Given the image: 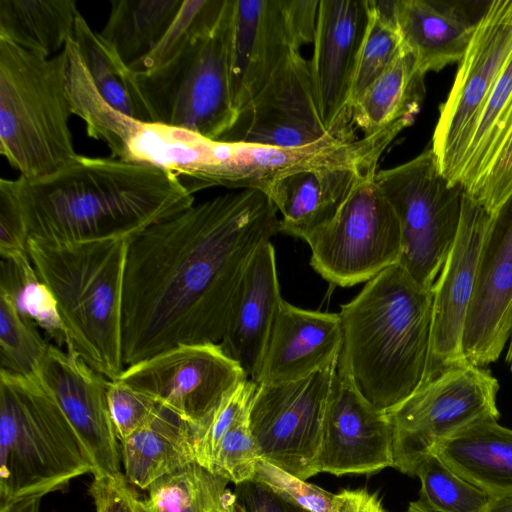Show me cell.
I'll return each instance as SVG.
<instances>
[{"instance_id":"6da1fadb","label":"cell","mask_w":512,"mask_h":512,"mask_svg":"<svg viewBox=\"0 0 512 512\" xmlns=\"http://www.w3.org/2000/svg\"><path fill=\"white\" fill-rule=\"evenodd\" d=\"M261 190L229 192L129 240L122 353L129 366L182 344H219L250 260L279 232Z\"/></svg>"},{"instance_id":"7a4b0ae2","label":"cell","mask_w":512,"mask_h":512,"mask_svg":"<svg viewBox=\"0 0 512 512\" xmlns=\"http://www.w3.org/2000/svg\"><path fill=\"white\" fill-rule=\"evenodd\" d=\"M28 240L65 245L131 240L194 204L171 173L113 157L79 155L40 180L18 178Z\"/></svg>"},{"instance_id":"3957f363","label":"cell","mask_w":512,"mask_h":512,"mask_svg":"<svg viewBox=\"0 0 512 512\" xmlns=\"http://www.w3.org/2000/svg\"><path fill=\"white\" fill-rule=\"evenodd\" d=\"M433 289L398 264L369 280L338 313L337 372L370 404L389 412L422 385L429 361Z\"/></svg>"},{"instance_id":"277c9868","label":"cell","mask_w":512,"mask_h":512,"mask_svg":"<svg viewBox=\"0 0 512 512\" xmlns=\"http://www.w3.org/2000/svg\"><path fill=\"white\" fill-rule=\"evenodd\" d=\"M129 240L53 245L28 240L39 278L51 290L74 350L107 379L124 370L122 312Z\"/></svg>"},{"instance_id":"5b68a950","label":"cell","mask_w":512,"mask_h":512,"mask_svg":"<svg viewBox=\"0 0 512 512\" xmlns=\"http://www.w3.org/2000/svg\"><path fill=\"white\" fill-rule=\"evenodd\" d=\"M93 472L82 440L37 374L0 369V507Z\"/></svg>"},{"instance_id":"8992f818","label":"cell","mask_w":512,"mask_h":512,"mask_svg":"<svg viewBox=\"0 0 512 512\" xmlns=\"http://www.w3.org/2000/svg\"><path fill=\"white\" fill-rule=\"evenodd\" d=\"M65 48L51 58L0 39V153L34 181L73 162Z\"/></svg>"},{"instance_id":"52a82bcc","label":"cell","mask_w":512,"mask_h":512,"mask_svg":"<svg viewBox=\"0 0 512 512\" xmlns=\"http://www.w3.org/2000/svg\"><path fill=\"white\" fill-rule=\"evenodd\" d=\"M234 0H226L216 26L172 59L132 71L152 123L186 129L217 140L235 122L231 95Z\"/></svg>"},{"instance_id":"ba28073f","label":"cell","mask_w":512,"mask_h":512,"mask_svg":"<svg viewBox=\"0 0 512 512\" xmlns=\"http://www.w3.org/2000/svg\"><path fill=\"white\" fill-rule=\"evenodd\" d=\"M407 128L404 121L346 141L327 137L298 148L225 142L191 134L179 151L184 178L203 190L213 186L261 189L290 173L323 166L378 163L382 153Z\"/></svg>"},{"instance_id":"9c48e42d","label":"cell","mask_w":512,"mask_h":512,"mask_svg":"<svg viewBox=\"0 0 512 512\" xmlns=\"http://www.w3.org/2000/svg\"><path fill=\"white\" fill-rule=\"evenodd\" d=\"M375 180L400 223L398 265L432 290L458 235L465 189L442 174L431 147Z\"/></svg>"},{"instance_id":"30bf717a","label":"cell","mask_w":512,"mask_h":512,"mask_svg":"<svg viewBox=\"0 0 512 512\" xmlns=\"http://www.w3.org/2000/svg\"><path fill=\"white\" fill-rule=\"evenodd\" d=\"M376 168L363 172L333 218L304 239L313 269L341 287L368 282L401 256L400 223L376 183Z\"/></svg>"},{"instance_id":"8fae6325","label":"cell","mask_w":512,"mask_h":512,"mask_svg":"<svg viewBox=\"0 0 512 512\" xmlns=\"http://www.w3.org/2000/svg\"><path fill=\"white\" fill-rule=\"evenodd\" d=\"M498 390L488 369L468 363L423 383L387 412L394 428L393 467L415 476L438 444L476 422L498 420Z\"/></svg>"},{"instance_id":"7c38bea8","label":"cell","mask_w":512,"mask_h":512,"mask_svg":"<svg viewBox=\"0 0 512 512\" xmlns=\"http://www.w3.org/2000/svg\"><path fill=\"white\" fill-rule=\"evenodd\" d=\"M511 54L512 0L492 1L476 21L433 133L431 148L452 184H458L482 109Z\"/></svg>"},{"instance_id":"4fadbf2b","label":"cell","mask_w":512,"mask_h":512,"mask_svg":"<svg viewBox=\"0 0 512 512\" xmlns=\"http://www.w3.org/2000/svg\"><path fill=\"white\" fill-rule=\"evenodd\" d=\"M248 379L219 344L198 343L178 345L129 365L116 380L171 410L194 430Z\"/></svg>"},{"instance_id":"5bb4252c","label":"cell","mask_w":512,"mask_h":512,"mask_svg":"<svg viewBox=\"0 0 512 512\" xmlns=\"http://www.w3.org/2000/svg\"><path fill=\"white\" fill-rule=\"evenodd\" d=\"M337 363L300 380L257 385L249 423L261 459L306 480L315 475Z\"/></svg>"},{"instance_id":"9a60e30c","label":"cell","mask_w":512,"mask_h":512,"mask_svg":"<svg viewBox=\"0 0 512 512\" xmlns=\"http://www.w3.org/2000/svg\"><path fill=\"white\" fill-rule=\"evenodd\" d=\"M327 137L338 138L321 120L309 60L291 51L217 140L298 148Z\"/></svg>"},{"instance_id":"2e32d148","label":"cell","mask_w":512,"mask_h":512,"mask_svg":"<svg viewBox=\"0 0 512 512\" xmlns=\"http://www.w3.org/2000/svg\"><path fill=\"white\" fill-rule=\"evenodd\" d=\"M370 15V0H319L309 60L321 120L327 131L351 141V91Z\"/></svg>"},{"instance_id":"e0dca14e","label":"cell","mask_w":512,"mask_h":512,"mask_svg":"<svg viewBox=\"0 0 512 512\" xmlns=\"http://www.w3.org/2000/svg\"><path fill=\"white\" fill-rule=\"evenodd\" d=\"M491 216L465 192L457 238L433 286L431 349L423 383L467 363L463 331Z\"/></svg>"},{"instance_id":"ac0fdd59","label":"cell","mask_w":512,"mask_h":512,"mask_svg":"<svg viewBox=\"0 0 512 512\" xmlns=\"http://www.w3.org/2000/svg\"><path fill=\"white\" fill-rule=\"evenodd\" d=\"M512 335V193L487 228L462 349L468 364L495 362Z\"/></svg>"},{"instance_id":"d6986e66","label":"cell","mask_w":512,"mask_h":512,"mask_svg":"<svg viewBox=\"0 0 512 512\" xmlns=\"http://www.w3.org/2000/svg\"><path fill=\"white\" fill-rule=\"evenodd\" d=\"M393 437L388 413L370 404L336 370L314 463L315 474L369 475L393 467Z\"/></svg>"},{"instance_id":"ffe728a7","label":"cell","mask_w":512,"mask_h":512,"mask_svg":"<svg viewBox=\"0 0 512 512\" xmlns=\"http://www.w3.org/2000/svg\"><path fill=\"white\" fill-rule=\"evenodd\" d=\"M37 376L55 398L82 440L94 476H124L120 442L110 417L107 392L111 380L74 350L49 344Z\"/></svg>"},{"instance_id":"44dd1931","label":"cell","mask_w":512,"mask_h":512,"mask_svg":"<svg viewBox=\"0 0 512 512\" xmlns=\"http://www.w3.org/2000/svg\"><path fill=\"white\" fill-rule=\"evenodd\" d=\"M285 0H234L231 95L243 109L291 51H300Z\"/></svg>"},{"instance_id":"7402d4cb","label":"cell","mask_w":512,"mask_h":512,"mask_svg":"<svg viewBox=\"0 0 512 512\" xmlns=\"http://www.w3.org/2000/svg\"><path fill=\"white\" fill-rule=\"evenodd\" d=\"M341 345L338 313L306 310L282 300L252 381L270 385L305 378L336 364Z\"/></svg>"},{"instance_id":"603a6c76","label":"cell","mask_w":512,"mask_h":512,"mask_svg":"<svg viewBox=\"0 0 512 512\" xmlns=\"http://www.w3.org/2000/svg\"><path fill=\"white\" fill-rule=\"evenodd\" d=\"M282 300L275 249L268 241L257 249L248 264L219 343L250 380L259 371Z\"/></svg>"},{"instance_id":"cb8c5ba5","label":"cell","mask_w":512,"mask_h":512,"mask_svg":"<svg viewBox=\"0 0 512 512\" xmlns=\"http://www.w3.org/2000/svg\"><path fill=\"white\" fill-rule=\"evenodd\" d=\"M377 164L309 168L275 179L260 190L282 216L279 232L304 240L333 218L357 178Z\"/></svg>"},{"instance_id":"d4e9b609","label":"cell","mask_w":512,"mask_h":512,"mask_svg":"<svg viewBox=\"0 0 512 512\" xmlns=\"http://www.w3.org/2000/svg\"><path fill=\"white\" fill-rule=\"evenodd\" d=\"M390 5L404 48L422 73L461 61L476 24L461 8L428 0H397Z\"/></svg>"},{"instance_id":"484cf974","label":"cell","mask_w":512,"mask_h":512,"mask_svg":"<svg viewBox=\"0 0 512 512\" xmlns=\"http://www.w3.org/2000/svg\"><path fill=\"white\" fill-rule=\"evenodd\" d=\"M436 455L457 475L492 497L512 493V429L476 422L438 444Z\"/></svg>"},{"instance_id":"4316f807","label":"cell","mask_w":512,"mask_h":512,"mask_svg":"<svg viewBox=\"0 0 512 512\" xmlns=\"http://www.w3.org/2000/svg\"><path fill=\"white\" fill-rule=\"evenodd\" d=\"M120 454L127 482L148 490L160 478L196 462L193 427L160 405L145 426L120 441Z\"/></svg>"},{"instance_id":"83f0119b","label":"cell","mask_w":512,"mask_h":512,"mask_svg":"<svg viewBox=\"0 0 512 512\" xmlns=\"http://www.w3.org/2000/svg\"><path fill=\"white\" fill-rule=\"evenodd\" d=\"M425 74L403 52L352 107V123L370 136L403 119H414L425 96Z\"/></svg>"},{"instance_id":"f1b7e54d","label":"cell","mask_w":512,"mask_h":512,"mask_svg":"<svg viewBox=\"0 0 512 512\" xmlns=\"http://www.w3.org/2000/svg\"><path fill=\"white\" fill-rule=\"evenodd\" d=\"M75 0H0V39L45 58L72 38Z\"/></svg>"},{"instance_id":"f546056e","label":"cell","mask_w":512,"mask_h":512,"mask_svg":"<svg viewBox=\"0 0 512 512\" xmlns=\"http://www.w3.org/2000/svg\"><path fill=\"white\" fill-rule=\"evenodd\" d=\"M183 0H113L99 33L131 69L160 42Z\"/></svg>"},{"instance_id":"4dcf8cb0","label":"cell","mask_w":512,"mask_h":512,"mask_svg":"<svg viewBox=\"0 0 512 512\" xmlns=\"http://www.w3.org/2000/svg\"><path fill=\"white\" fill-rule=\"evenodd\" d=\"M66 87L73 115L86 124L89 137L104 141L113 158L123 159L140 122L112 107L100 94L71 38L66 46Z\"/></svg>"},{"instance_id":"1f68e13d","label":"cell","mask_w":512,"mask_h":512,"mask_svg":"<svg viewBox=\"0 0 512 512\" xmlns=\"http://www.w3.org/2000/svg\"><path fill=\"white\" fill-rule=\"evenodd\" d=\"M72 39L103 98L126 116L140 123H152L133 81L131 69L100 34L91 29L80 13L75 21Z\"/></svg>"},{"instance_id":"d6a6232c","label":"cell","mask_w":512,"mask_h":512,"mask_svg":"<svg viewBox=\"0 0 512 512\" xmlns=\"http://www.w3.org/2000/svg\"><path fill=\"white\" fill-rule=\"evenodd\" d=\"M512 130V54L482 109L458 184L470 192L488 170Z\"/></svg>"},{"instance_id":"836d02e7","label":"cell","mask_w":512,"mask_h":512,"mask_svg":"<svg viewBox=\"0 0 512 512\" xmlns=\"http://www.w3.org/2000/svg\"><path fill=\"white\" fill-rule=\"evenodd\" d=\"M0 291L10 294L19 311L42 328L57 346H67V332L56 300L39 278L28 252L1 256Z\"/></svg>"},{"instance_id":"e575fe53","label":"cell","mask_w":512,"mask_h":512,"mask_svg":"<svg viewBox=\"0 0 512 512\" xmlns=\"http://www.w3.org/2000/svg\"><path fill=\"white\" fill-rule=\"evenodd\" d=\"M228 481L198 463L170 473L148 489L146 512H211Z\"/></svg>"},{"instance_id":"d590c367","label":"cell","mask_w":512,"mask_h":512,"mask_svg":"<svg viewBox=\"0 0 512 512\" xmlns=\"http://www.w3.org/2000/svg\"><path fill=\"white\" fill-rule=\"evenodd\" d=\"M405 51L401 36L392 18L390 1L370 0L369 23L354 75L351 107Z\"/></svg>"},{"instance_id":"8d00e7d4","label":"cell","mask_w":512,"mask_h":512,"mask_svg":"<svg viewBox=\"0 0 512 512\" xmlns=\"http://www.w3.org/2000/svg\"><path fill=\"white\" fill-rule=\"evenodd\" d=\"M37 325L22 314L7 292L0 291V364L10 373L37 374L47 352V343Z\"/></svg>"},{"instance_id":"74e56055","label":"cell","mask_w":512,"mask_h":512,"mask_svg":"<svg viewBox=\"0 0 512 512\" xmlns=\"http://www.w3.org/2000/svg\"><path fill=\"white\" fill-rule=\"evenodd\" d=\"M419 501L432 512H485L492 496L466 481L436 455H429L418 466Z\"/></svg>"},{"instance_id":"f35d334b","label":"cell","mask_w":512,"mask_h":512,"mask_svg":"<svg viewBox=\"0 0 512 512\" xmlns=\"http://www.w3.org/2000/svg\"><path fill=\"white\" fill-rule=\"evenodd\" d=\"M226 0H183L173 22L157 46L131 70L161 66L217 24Z\"/></svg>"},{"instance_id":"ab89813d","label":"cell","mask_w":512,"mask_h":512,"mask_svg":"<svg viewBox=\"0 0 512 512\" xmlns=\"http://www.w3.org/2000/svg\"><path fill=\"white\" fill-rule=\"evenodd\" d=\"M257 384L248 379L229 394L200 427L194 429L195 460L212 472L217 448L236 422L248 412Z\"/></svg>"},{"instance_id":"60d3db41","label":"cell","mask_w":512,"mask_h":512,"mask_svg":"<svg viewBox=\"0 0 512 512\" xmlns=\"http://www.w3.org/2000/svg\"><path fill=\"white\" fill-rule=\"evenodd\" d=\"M260 459L259 447L250 428L248 410L221 440L212 473L238 485L253 479Z\"/></svg>"},{"instance_id":"b9f144b4","label":"cell","mask_w":512,"mask_h":512,"mask_svg":"<svg viewBox=\"0 0 512 512\" xmlns=\"http://www.w3.org/2000/svg\"><path fill=\"white\" fill-rule=\"evenodd\" d=\"M253 479L271 487L283 499L308 512H338L337 496L263 459Z\"/></svg>"},{"instance_id":"7bdbcfd3","label":"cell","mask_w":512,"mask_h":512,"mask_svg":"<svg viewBox=\"0 0 512 512\" xmlns=\"http://www.w3.org/2000/svg\"><path fill=\"white\" fill-rule=\"evenodd\" d=\"M107 399L111 421L119 442L145 426L160 408V405L148 396L117 380L110 381Z\"/></svg>"},{"instance_id":"ee69618b","label":"cell","mask_w":512,"mask_h":512,"mask_svg":"<svg viewBox=\"0 0 512 512\" xmlns=\"http://www.w3.org/2000/svg\"><path fill=\"white\" fill-rule=\"evenodd\" d=\"M476 202L493 214L512 193V130L488 170L470 192Z\"/></svg>"},{"instance_id":"f6af8a7d","label":"cell","mask_w":512,"mask_h":512,"mask_svg":"<svg viewBox=\"0 0 512 512\" xmlns=\"http://www.w3.org/2000/svg\"><path fill=\"white\" fill-rule=\"evenodd\" d=\"M25 229L18 193V179L0 180V256L28 252Z\"/></svg>"},{"instance_id":"bcb514c9","label":"cell","mask_w":512,"mask_h":512,"mask_svg":"<svg viewBox=\"0 0 512 512\" xmlns=\"http://www.w3.org/2000/svg\"><path fill=\"white\" fill-rule=\"evenodd\" d=\"M89 493L96 512H146L144 500L129 488L124 476H94Z\"/></svg>"},{"instance_id":"7dc6e473","label":"cell","mask_w":512,"mask_h":512,"mask_svg":"<svg viewBox=\"0 0 512 512\" xmlns=\"http://www.w3.org/2000/svg\"><path fill=\"white\" fill-rule=\"evenodd\" d=\"M236 486V512H308L286 501L271 487L255 479Z\"/></svg>"},{"instance_id":"c3c4849f","label":"cell","mask_w":512,"mask_h":512,"mask_svg":"<svg viewBox=\"0 0 512 512\" xmlns=\"http://www.w3.org/2000/svg\"><path fill=\"white\" fill-rule=\"evenodd\" d=\"M336 496L338 512H388L377 495L366 489L342 490Z\"/></svg>"},{"instance_id":"681fc988","label":"cell","mask_w":512,"mask_h":512,"mask_svg":"<svg viewBox=\"0 0 512 512\" xmlns=\"http://www.w3.org/2000/svg\"><path fill=\"white\" fill-rule=\"evenodd\" d=\"M41 498L39 496H29L15 500L0 507V512H40Z\"/></svg>"},{"instance_id":"f907efd6","label":"cell","mask_w":512,"mask_h":512,"mask_svg":"<svg viewBox=\"0 0 512 512\" xmlns=\"http://www.w3.org/2000/svg\"><path fill=\"white\" fill-rule=\"evenodd\" d=\"M485 512H512V493L493 497Z\"/></svg>"},{"instance_id":"816d5d0a","label":"cell","mask_w":512,"mask_h":512,"mask_svg":"<svg viewBox=\"0 0 512 512\" xmlns=\"http://www.w3.org/2000/svg\"><path fill=\"white\" fill-rule=\"evenodd\" d=\"M211 512H236L234 494L226 490Z\"/></svg>"},{"instance_id":"f5cc1de1","label":"cell","mask_w":512,"mask_h":512,"mask_svg":"<svg viewBox=\"0 0 512 512\" xmlns=\"http://www.w3.org/2000/svg\"><path fill=\"white\" fill-rule=\"evenodd\" d=\"M407 512H432L419 500L410 502Z\"/></svg>"},{"instance_id":"db71d44e","label":"cell","mask_w":512,"mask_h":512,"mask_svg":"<svg viewBox=\"0 0 512 512\" xmlns=\"http://www.w3.org/2000/svg\"><path fill=\"white\" fill-rule=\"evenodd\" d=\"M505 360H506V363L508 364V366L510 367V369L512 370V335L509 340V345H508Z\"/></svg>"}]
</instances>
